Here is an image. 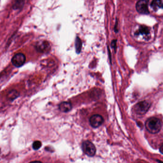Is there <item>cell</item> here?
Returning a JSON list of instances; mask_svg holds the SVG:
<instances>
[{
  "label": "cell",
  "instance_id": "obj_9",
  "mask_svg": "<svg viewBox=\"0 0 163 163\" xmlns=\"http://www.w3.org/2000/svg\"><path fill=\"white\" fill-rule=\"evenodd\" d=\"M72 106L71 103L67 101H64L59 104V110L63 113H67L72 109Z\"/></svg>",
  "mask_w": 163,
  "mask_h": 163
},
{
  "label": "cell",
  "instance_id": "obj_7",
  "mask_svg": "<svg viewBox=\"0 0 163 163\" xmlns=\"http://www.w3.org/2000/svg\"><path fill=\"white\" fill-rule=\"evenodd\" d=\"M104 120L103 117L100 115H94L91 117L89 122L92 127L98 128L102 125Z\"/></svg>",
  "mask_w": 163,
  "mask_h": 163
},
{
  "label": "cell",
  "instance_id": "obj_12",
  "mask_svg": "<svg viewBox=\"0 0 163 163\" xmlns=\"http://www.w3.org/2000/svg\"><path fill=\"white\" fill-rule=\"evenodd\" d=\"M42 146V143L40 141H36L32 144V148L34 150H38Z\"/></svg>",
  "mask_w": 163,
  "mask_h": 163
},
{
  "label": "cell",
  "instance_id": "obj_10",
  "mask_svg": "<svg viewBox=\"0 0 163 163\" xmlns=\"http://www.w3.org/2000/svg\"><path fill=\"white\" fill-rule=\"evenodd\" d=\"M20 93L18 91L13 89V90H11V91L8 92L7 97V98L9 100H13L17 98L18 97Z\"/></svg>",
  "mask_w": 163,
  "mask_h": 163
},
{
  "label": "cell",
  "instance_id": "obj_2",
  "mask_svg": "<svg viewBox=\"0 0 163 163\" xmlns=\"http://www.w3.org/2000/svg\"><path fill=\"white\" fill-rule=\"evenodd\" d=\"M162 124L159 119L151 117L148 119L146 123V129L151 134H156L161 130Z\"/></svg>",
  "mask_w": 163,
  "mask_h": 163
},
{
  "label": "cell",
  "instance_id": "obj_11",
  "mask_svg": "<svg viewBox=\"0 0 163 163\" xmlns=\"http://www.w3.org/2000/svg\"><path fill=\"white\" fill-rule=\"evenodd\" d=\"M24 1H16L13 5V9L17 10L22 9L24 4Z\"/></svg>",
  "mask_w": 163,
  "mask_h": 163
},
{
  "label": "cell",
  "instance_id": "obj_16",
  "mask_svg": "<svg viewBox=\"0 0 163 163\" xmlns=\"http://www.w3.org/2000/svg\"><path fill=\"white\" fill-rule=\"evenodd\" d=\"M0 153H1V150H0Z\"/></svg>",
  "mask_w": 163,
  "mask_h": 163
},
{
  "label": "cell",
  "instance_id": "obj_1",
  "mask_svg": "<svg viewBox=\"0 0 163 163\" xmlns=\"http://www.w3.org/2000/svg\"><path fill=\"white\" fill-rule=\"evenodd\" d=\"M131 35L138 42H149L154 38V32L150 27L136 24L131 28Z\"/></svg>",
  "mask_w": 163,
  "mask_h": 163
},
{
  "label": "cell",
  "instance_id": "obj_4",
  "mask_svg": "<svg viewBox=\"0 0 163 163\" xmlns=\"http://www.w3.org/2000/svg\"><path fill=\"white\" fill-rule=\"evenodd\" d=\"M151 104L147 101H142L139 102L136 105L135 110L137 114L139 115H144L148 111L150 108Z\"/></svg>",
  "mask_w": 163,
  "mask_h": 163
},
{
  "label": "cell",
  "instance_id": "obj_3",
  "mask_svg": "<svg viewBox=\"0 0 163 163\" xmlns=\"http://www.w3.org/2000/svg\"><path fill=\"white\" fill-rule=\"evenodd\" d=\"M83 151L89 156H93L96 153L95 146L90 141H85L84 142L82 145Z\"/></svg>",
  "mask_w": 163,
  "mask_h": 163
},
{
  "label": "cell",
  "instance_id": "obj_13",
  "mask_svg": "<svg viewBox=\"0 0 163 163\" xmlns=\"http://www.w3.org/2000/svg\"><path fill=\"white\" fill-rule=\"evenodd\" d=\"M159 150H160V152H161L162 154H163V144H162V145H161Z\"/></svg>",
  "mask_w": 163,
  "mask_h": 163
},
{
  "label": "cell",
  "instance_id": "obj_8",
  "mask_svg": "<svg viewBox=\"0 0 163 163\" xmlns=\"http://www.w3.org/2000/svg\"><path fill=\"white\" fill-rule=\"evenodd\" d=\"M150 7L153 11L157 14L163 13V1H153L150 4Z\"/></svg>",
  "mask_w": 163,
  "mask_h": 163
},
{
  "label": "cell",
  "instance_id": "obj_6",
  "mask_svg": "<svg viewBox=\"0 0 163 163\" xmlns=\"http://www.w3.org/2000/svg\"><path fill=\"white\" fill-rule=\"evenodd\" d=\"M136 9L138 12L141 14H149L148 1L146 0H141L138 1L136 4Z\"/></svg>",
  "mask_w": 163,
  "mask_h": 163
},
{
  "label": "cell",
  "instance_id": "obj_5",
  "mask_svg": "<svg viewBox=\"0 0 163 163\" xmlns=\"http://www.w3.org/2000/svg\"><path fill=\"white\" fill-rule=\"evenodd\" d=\"M12 63L13 66L17 68H19L26 63V56L22 53H17L13 56L12 59Z\"/></svg>",
  "mask_w": 163,
  "mask_h": 163
},
{
  "label": "cell",
  "instance_id": "obj_15",
  "mask_svg": "<svg viewBox=\"0 0 163 163\" xmlns=\"http://www.w3.org/2000/svg\"><path fill=\"white\" fill-rule=\"evenodd\" d=\"M159 162V163H163V162H161L160 161H158Z\"/></svg>",
  "mask_w": 163,
  "mask_h": 163
},
{
  "label": "cell",
  "instance_id": "obj_14",
  "mask_svg": "<svg viewBox=\"0 0 163 163\" xmlns=\"http://www.w3.org/2000/svg\"><path fill=\"white\" fill-rule=\"evenodd\" d=\"M30 163H43L42 162L39 161H32V162H30Z\"/></svg>",
  "mask_w": 163,
  "mask_h": 163
}]
</instances>
